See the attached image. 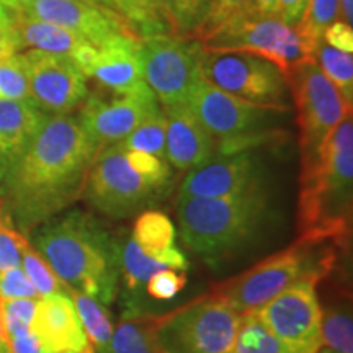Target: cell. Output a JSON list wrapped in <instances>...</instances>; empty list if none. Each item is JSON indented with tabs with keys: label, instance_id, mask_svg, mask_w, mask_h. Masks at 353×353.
Listing matches in <instances>:
<instances>
[{
	"label": "cell",
	"instance_id": "4316f807",
	"mask_svg": "<svg viewBox=\"0 0 353 353\" xmlns=\"http://www.w3.org/2000/svg\"><path fill=\"white\" fill-rule=\"evenodd\" d=\"M68 293L74 306H76L77 314L81 317L88 341L95 348V353H105L110 342H112L114 330L113 322L110 319V312L105 309L103 304L87 296V294L74 290H68Z\"/></svg>",
	"mask_w": 353,
	"mask_h": 353
},
{
	"label": "cell",
	"instance_id": "8992f818",
	"mask_svg": "<svg viewBox=\"0 0 353 353\" xmlns=\"http://www.w3.org/2000/svg\"><path fill=\"white\" fill-rule=\"evenodd\" d=\"M187 105L216 141L219 154L254 151L259 145L278 143L283 131L278 121L288 112L237 99L200 79Z\"/></svg>",
	"mask_w": 353,
	"mask_h": 353
},
{
	"label": "cell",
	"instance_id": "5b68a950",
	"mask_svg": "<svg viewBox=\"0 0 353 353\" xmlns=\"http://www.w3.org/2000/svg\"><path fill=\"white\" fill-rule=\"evenodd\" d=\"M332 242H304L263 259L241 275L221 281L211 293L229 304L239 316L255 312L278 293L301 280L321 283L334 270L337 262Z\"/></svg>",
	"mask_w": 353,
	"mask_h": 353
},
{
	"label": "cell",
	"instance_id": "d590c367",
	"mask_svg": "<svg viewBox=\"0 0 353 353\" xmlns=\"http://www.w3.org/2000/svg\"><path fill=\"white\" fill-rule=\"evenodd\" d=\"M254 13L252 2L250 0H213L211 6L208 20L203 25L200 34H198V41L205 39L210 34H213L218 30L232 23V21L242 19V17Z\"/></svg>",
	"mask_w": 353,
	"mask_h": 353
},
{
	"label": "cell",
	"instance_id": "7dc6e473",
	"mask_svg": "<svg viewBox=\"0 0 353 353\" xmlns=\"http://www.w3.org/2000/svg\"><path fill=\"white\" fill-rule=\"evenodd\" d=\"M8 26H12V15L2 6V2H0V30H6Z\"/></svg>",
	"mask_w": 353,
	"mask_h": 353
},
{
	"label": "cell",
	"instance_id": "603a6c76",
	"mask_svg": "<svg viewBox=\"0 0 353 353\" xmlns=\"http://www.w3.org/2000/svg\"><path fill=\"white\" fill-rule=\"evenodd\" d=\"M12 25L19 34L23 50H38L72 59V56L87 43L85 39L63 26L46 23V21L12 15Z\"/></svg>",
	"mask_w": 353,
	"mask_h": 353
},
{
	"label": "cell",
	"instance_id": "7a4b0ae2",
	"mask_svg": "<svg viewBox=\"0 0 353 353\" xmlns=\"http://www.w3.org/2000/svg\"><path fill=\"white\" fill-rule=\"evenodd\" d=\"M34 247L65 290L108 306L118 294L121 244L94 214L72 210L34 229Z\"/></svg>",
	"mask_w": 353,
	"mask_h": 353
},
{
	"label": "cell",
	"instance_id": "ee69618b",
	"mask_svg": "<svg viewBox=\"0 0 353 353\" xmlns=\"http://www.w3.org/2000/svg\"><path fill=\"white\" fill-rule=\"evenodd\" d=\"M252 10L257 15L278 17V0H250Z\"/></svg>",
	"mask_w": 353,
	"mask_h": 353
},
{
	"label": "cell",
	"instance_id": "3957f363",
	"mask_svg": "<svg viewBox=\"0 0 353 353\" xmlns=\"http://www.w3.org/2000/svg\"><path fill=\"white\" fill-rule=\"evenodd\" d=\"M298 241L347 247L353 214V117L347 114L322 148L319 161L301 172Z\"/></svg>",
	"mask_w": 353,
	"mask_h": 353
},
{
	"label": "cell",
	"instance_id": "5bb4252c",
	"mask_svg": "<svg viewBox=\"0 0 353 353\" xmlns=\"http://www.w3.org/2000/svg\"><path fill=\"white\" fill-rule=\"evenodd\" d=\"M316 280H301L278 293L254 312L273 335L306 353H317L321 341V304Z\"/></svg>",
	"mask_w": 353,
	"mask_h": 353
},
{
	"label": "cell",
	"instance_id": "f1b7e54d",
	"mask_svg": "<svg viewBox=\"0 0 353 353\" xmlns=\"http://www.w3.org/2000/svg\"><path fill=\"white\" fill-rule=\"evenodd\" d=\"M312 59L325 77L341 92L343 100L353 107V56L350 52L334 50L321 41L312 52Z\"/></svg>",
	"mask_w": 353,
	"mask_h": 353
},
{
	"label": "cell",
	"instance_id": "e575fe53",
	"mask_svg": "<svg viewBox=\"0 0 353 353\" xmlns=\"http://www.w3.org/2000/svg\"><path fill=\"white\" fill-rule=\"evenodd\" d=\"M38 299H0V325L6 341L30 332Z\"/></svg>",
	"mask_w": 353,
	"mask_h": 353
},
{
	"label": "cell",
	"instance_id": "d6986e66",
	"mask_svg": "<svg viewBox=\"0 0 353 353\" xmlns=\"http://www.w3.org/2000/svg\"><path fill=\"white\" fill-rule=\"evenodd\" d=\"M165 114V159L170 165L190 172L218 152L216 141L187 103L162 107Z\"/></svg>",
	"mask_w": 353,
	"mask_h": 353
},
{
	"label": "cell",
	"instance_id": "2e32d148",
	"mask_svg": "<svg viewBox=\"0 0 353 353\" xmlns=\"http://www.w3.org/2000/svg\"><path fill=\"white\" fill-rule=\"evenodd\" d=\"M23 56L30 101L46 117L70 114L87 100V77L69 57L38 50H26Z\"/></svg>",
	"mask_w": 353,
	"mask_h": 353
},
{
	"label": "cell",
	"instance_id": "8fae6325",
	"mask_svg": "<svg viewBox=\"0 0 353 353\" xmlns=\"http://www.w3.org/2000/svg\"><path fill=\"white\" fill-rule=\"evenodd\" d=\"M205 48L198 39L170 33L141 38L143 77L161 107L187 103L201 79Z\"/></svg>",
	"mask_w": 353,
	"mask_h": 353
},
{
	"label": "cell",
	"instance_id": "f907efd6",
	"mask_svg": "<svg viewBox=\"0 0 353 353\" xmlns=\"http://www.w3.org/2000/svg\"><path fill=\"white\" fill-rule=\"evenodd\" d=\"M317 353H335V352H332V350H329V348H325V347H321L319 350H317Z\"/></svg>",
	"mask_w": 353,
	"mask_h": 353
},
{
	"label": "cell",
	"instance_id": "816d5d0a",
	"mask_svg": "<svg viewBox=\"0 0 353 353\" xmlns=\"http://www.w3.org/2000/svg\"><path fill=\"white\" fill-rule=\"evenodd\" d=\"M0 334H2V325H0ZM3 335V334H2Z\"/></svg>",
	"mask_w": 353,
	"mask_h": 353
},
{
	"label": "cell",
	"instance_id": "bcb514c9",
	"mask_svg": "<svg viewBox=\"0 0 353 353\" xmlns=\"http://www.w3.org/2000/svg\"><path fill=\"white\" fill-rule=\"evenodd\" d=\"M0 2H2V6L6 7L7 10H10L8 12L10 15H17V13L23 12L33 0H0Z\"/></svg>",
	"mask_w": 353,
	"mask_h": 353
},
{
	"label": "cell",
	"instance_id": "9a60e30c",
	"mask_svg": "<svg viewBox=\"0 0 353 353\" xmlns=\"http://www.w3.org/2000/svg\"><path fill=\"white\" fill-rule=\"evenodd\" d=\"M268 192V170L252 151L216 152L208 162L190 170L179 196L221 198Z\"/></svg>",
	"mask_w": 353,
	"mask_h": 353
},
{
	"label": "cell",
	"instance_id": "277c9868",
	"mask_svg": "<svg viewBox=\"0 0 353 353\" xmlns=\"http://www.w3.org/2000/svg\"><path fill=\"white\" fill-rule=\"evenodd\" d=\"M180 236L211 267L255 245L275 221L270 192L241 196H179Z\"/></svg>",
	"mask_w": 353,
	"mask_h": 353
},
{
	"label": "cell",
	"instance_id": "681fc988",
	"mask_svg": "<svg viewBox=\"0 0 353 353\" xmlns=\"http://www.w3.org/2000/svg\"><path fill=\"white\" fill-rule=\"evenodd\" d=\"M90 2H95V3H100V6H105V7H108V8H113L112 0H90Z\"/></svg>",
	"mask_w": 353,
	"mask_h": 353
},
{
	"label": "cell",
	"instance_id": "d4e9b609",
	"mask_svg": "<svg viewBox=\"0 0 353 353\" xmlns=\"http://www.w3.org/2000/svg\"><path fill=\"white\" fill-rule=\"evenodd\" d=\"M152 3L167 32L196 39L208 20L213 0H152Z\"/></svg>",
	"mask_w": 353,
	"mask_h": 353
},
{
	"label": "cell",
	"instance_id": "7402d4cb",
	"mask_svg": "<svg viewBox=\"0 0 353 353\" xmlns=\"http://www.w3.org/2000/svg\"><path fill=\"white\" fill-rule=\"evenodd\" d=\"M132 241L145 255L161 262L167 268L187 272L190 263L175 245L176 231L167 214L157 210H145L138 214L131 232Z\"/></svg>",
	"mask_w": 353,
	"mask_h": 353
},
{
	"label": "cell",
	"instance_id": "74e56055",
	"mask_svg": "<svg viewBox=\"0 0 353 353\" xmlns=\"http://www.w3.org/2000/svg\"><path fill=\"white\" fill-rule=\"evenodd\" d=\"M26 237L17 231L3 210L0 208V273L8 268L20 267L21 263V245Z\"/></svg>",
	"mask_w": 353,
	"mask_h": 353
},
{
	"label": "cell",
	"instance_id": "f6af8a7d",
	"mask_svg": "<svg viewBox=\"0 0 353 353\" xmlns=\"http://www.w3.org/2000/svg\"><path fill=\"white\" fill-rule=\"evenodd\" d=\"M337 20L353 26V0H341V3H339Z\"/></svg>",
	"mask_w": 353,
	"mask_h": 353
},
{
	"label": "cell",
	"instance_id": "484cf974",
	"mask_svg": "<svg viewBox=\"0 0 353 353\" xmlns=\"http://www.w3.org/2000/svg\"><path fill=\"white\" fill-rule=\"evenodd\" d=\"M152 314L123 316L105 353H162L152 337Z\"/></svg>",
	"mask_w": 353,
	"mask_h": 353
},
{
	"label": "cell",
	"instance_id": "44dd1931",
	"mask_svg": "<svg viewBox=\"0 0 353 353\" xmlns=\"http://www.w3.org/2000/svg\"><path fill=\"white\" fill-rule=\"evenodd\" d=\"M97 50L99 51L90 77L95 79L101 87L114 94H121L144 82L141 38L138 33L114 34Z\"/></svg>",
	"mask_w": 353,
	"mask_h": 353
},
{
	"label": "cell",
	"instance_id": "e0dca14e",
	"mask_svg": "<svg viewBox=\"0 0 353 353\" xmlns=\"http://www.w3.org/2000/svg\"><path fill=\"white\" fill-rule=\"evenodd\" d=\"M17 15L63 26L97 48L114 34L134 32L113 8L90 0H33Z\"/></svg>",
	"mask_w": 353,
	"mask_h": 353
},
{
	"label": "cell",
	"instance_id": "b9f144b4",
	"mask_svg": "<svg viewBox=\"0 0 353 353\" xmlns=\"http://www.w3.org/2000/svg\"><path fill=\"white\" fill-rule=\"evenodd\" d=\"M21 50H23V46H21V41L13 25L6 30H0V59L17 54Z\"/></svg>",
	"mask_w": 353,
	"mask_h": 353
},
{
	"label": "cell",
	"instance_id": "30bf717a",
	"mask_svg": "<svg viewBox=\"0 0 353 353\" xmlns=\"http://www.w3.org/2000/svg\"><path fill=\"white\" fill-rule=\"evenodd\" d=\"M205 51L247 52L270 61L286 77L294 65L312 57L294 26L280 17L249 13L200 41Z\"/></svg>",
	"mask_w": 353,
	"mask_h": 353
},
{
	"label": "cell",
	"instance_id": "f546056e",
	"mask_svg": "<svg viewBox=\"0 0 353 353\" xmlns=\"http://www.w3.org/2000/svg\"><path fill=\"white\" fill-rule=\"evenodd\" d=\"M341 0H309L306 10L296 32L306 43L309 52H314L316 46L322 41V34L330 23L337 20Z\"/></svg>",
	"mask_w": 353,
	"mask_h": 353
},
{
	"label": "cell",
	"instance_id": "ffe728a7",
	"mask_svg": "<svg viewBox=\"0 0 353 353\" xmlns=\"http://www.w3.org/2000/svg\"><path fill=\"white\" fill-rule=\"evenodd\" d=\"M46 118L30 100L0 101V198Z\"/></svg>",
	"mask_w": 353,
	"mask_h": 353
},
{
	"label": "cell",
	"instance_id": "c3c4849f",
	"mask_svg": "<svg viewBox=\"0 0 353 353\" xmlns=\"http://www.w3.org/2000/svg\"><path fill=\"white\" fill-rule=\"evenodd\" d=\"M0 353H12L10 345H8V342L2 334H0Z\"/></svg>",
	"mask_w": 353,
	"mask_h": 353
},
{
	"label": "cell",
	"instance_id": "4fadbf2b",
	"mask_svg": "<svg viewBox=\"0 0 353 353\" xmlns=\"http://www.w3.org/2000/svg\"><path fill=\"white\" fill-rule=\"evenodd\" d=\"M154 92L145 82L110 97L94 94L81 105L77 118L97 151L121 143L141 123L161 110Z\"/></svg>",
	"mask_w": 353,
	"mask_h": 353
},
{
	"label": "cell",
	"instance_id": "7bdbcfd3",
	"mask_svg": "<svg viewBox=\"0 0 353 353\" xmlns=\"http://www.w3.org/2000/svg\"><path fill=\"white\" fill-rule=\"evenodd\" d=\"M8 345H10L12 353H39L37 339L33 337L32 330L26 334L17 335V337L8 339Z\"/></svg>",
	"mask_w": 353,
	"mask_h": 353
},
{
	"label": "cell",
	"instance_id": "f35d334b",
	"mask_svg": "<svg viewBox=\"0 0 353 353\" xmlns=\"http://www.w3.org/2000/svg\"><path fill=\"white\" fill-rule=\"evenodd\" d=\"M0 299H39V294L23 268L15 267L0 273Z\"/></svg>",
	"mask_w": 353,
	"mask_h": 353
},
{
	"label": "cell",
	"instance_id": "ac0fdd59",
	"mask_svg": "<svg viewBox=\"0 0 353 353\" xmlns=\"http://www.w3.org/2000/svg\"><path fill=\"white\" fill-rule=\"evenodd\" d=\"M30 330L39 353H95L68 291L38 299Z\"/></svg>",
	"mask_w": 353,
	"mask_h": 353
},
{
	"label": "cell",
	"instance_id": "1f68e13d",
	"mask_svg": "<svg viewBox=\"0 0 353 353\" xmlns=\"http://www.w3.org/2000/svg\"><path fill=\"white\" fill-rule=\"evenodd\" d=\"M123 148L131 151L152 154L159 159H165V114L159 110L151 118L141 123L130 136L121 141ZM167 161V159H165Z\"/></svg>",
	"mask_w": 353,
	"mask_h": 353
},
{
	"label": "cell",
	"instance_id": "d6a6232c",
	"mask_svg": "<svg viewBox=\"0 0 353 353\" xmlns=\"http://www.w3.org/2000/svg\"><path fill=\"white\" fill-rule=\"evenodd\" d=\"M21 267L26 276L30 278L34 290L38 291L39 298L50 296V294L68 291L63 281L56 276V273L51 270L50 265L46 263L41 255L34 247L30 244L28 239L21 245Z\"/></svg>",
	"mask_w": 353,
	"mask_h": 353
},
{
	"label": "cell",
	"instance_id": "ab89813d",
	"mask_svg": "<svg viewBox=\"0 0 353 353\" xmlns=\"http://www.w3.org/2000/svg\"><path fill=\"white\" fill-rule=\"evenodd\" d=\"M322 41L329 44L334 50L343 52H353V26L343 23L341 20H335L325 28L322 34Z\"/></svg>",
	"mask_w": 353,
	"mask_h": 353
},
{
	"label": "cell",
	"instance_id": "7c38bea8",
	"mask_svg": "<svg viewBox=\"0 0 353 353\" xmlns=\"http://www.w3.org/2000/svg\"><path fill=\"white\" fill-rule=\"evenodd\" d=\"M201 77L237 99L290 110L288 81L275 64L263 57L247 52L205 51Z\"/></svg>",
	"mask_w": 353,
	"mask_h": 353
},
{
	"label": "cell",
	"instance_id": "52a82bcc",
	"mask_svg": "<svg viewBox=\"0 0 353 353\" xmlns=\"http://www.w3.org/2000/svg\"><path fill=\"white\" fill-rule=\"evenodd\" d=\"M241 316L213 293L172 312L152 316V337L162 353H234Z\"/></svg>",
	"mask_w": 353,
	"mask_h": 353
},
{
	"label": "cell",
	"instance_id": "4dcf8cb0",
	"mask_svg": "<svg viewBox=\"0 0 353 353\" xmlns=\"http://www.w3.org/2000/svg\"><path fill=\"white\" fill-rule=\"evenodd\" d=\"M113 10L139 34V38L169 33L157 15L152 0H112Z\"/></svg>",
	"mask_w": 353,
	"mask_h": 353
},
{
	"label": "cell",
	"instance_id": "cb8c5ba5",
	"mask_svg": "<svg viewBox=\"0 0 353 353\" xmlns=\"http://www.w3.org/2000/svg\"><path fill=\"white\" fill-rule=\"evenodd\" d=\"M322 347L335 353H353V316L350 291L343 290L321 307Z\"/></svg>",
	"mask_w": 353,
	"mask_h": 353
},
{
	"label": "cell",
	"instance_id": "83f0119b",
	"mask_svg": "<svg viewBox=\"0 0 353 353\" xmlns=\"http://www.w3.org/2000/svg\"><path fill=\"white\" fill-rule=\"evenodd\" d=\"M234 353H306L294 348L273 335L259 317L250 314L241 316L239 329H237Z\"/></svg>",
	"mask_w": 353,
	"mask_h": 353
},
{
	"label": "cell",
	"instance_id": "836d02e7",
	"mask_svg": "<svg viewBox=\"0 0 353 353\" xmlns=\"http://www.w3.org/2000/svg\"><path fill=\"white\" fill-rule=\"evenodd\" d=\"M30 100L28 72L23 52L0 59V101Z\"/></svg>",
	"mask_w": 353,
	"mask_h": 353
},
{
	"label": "cell",
	"instance_id": "6da1fadb",
	"mask_svg": "<svg viewBox=\"0 0 353 353\" xmlns=\"http://www.w3.org/2000/svg\"><path fill=\"white\" fill-rule=\"evenodd\" d=\"M97 156L77 117H48L13 170L0 208L19 232H33L82 196Z\"/></svg>",
	"mask_w": 353,
	"mask_h": 353
},
{
	"label": "cell",
	"instance_id": "ba28073f",
	"mask_svg": "<svg viewBox=\"0 0 353 353\" xmlns=\"http://www.w3.org/2000/svg\"><path fill=\"white\" fill-rule=\"evenodd\" d=\"M286 81L296 110L301 172H304L319 161L325 141L339 123L352 113V105L343 100L312 57L294 65Z\"/></svg>",
	"mask_w": 353,
	"mask_h": 353
},
{
	"label": "cell",
	"instance_id": "60d3db41",
	"mask_svg": "<svg viewBox=\"0 0 353 353\" xmlns=\"http://www.w3.org/2000/svg\"><path fill=\"white\" fill-rule=\"evenodd\" d=\"M309 0H278V17L286 25L296 26L301 21Z\"/></svg>",
	"mask_w": 353,
	"mask_h": 353
},
{
	"label": "cell",
	"instance_id": "9c48e42d",
	"mask_svg": "<svg viewBox=\"0 0 353 353\" xmlns=\"http://www.w3.org/2000/svg\"><path fill=\"white\" fill-rule=\"evenodd\" d=\"M82 195L99 213L125 219L149 210L165 198L167 192L132 169L123 145L113 144L94 159Z\"/></svg>",
	"mask_w": 353,
	"mask_h": 353
},
{
	"label": "cell",
	"instance_id": "8d00e7d4",
	"mask_svg": "<svg viewBox=\"0 0 353 353\" xmlns=\"http://www.w3.org/2000/svg\"><path fill=\"white\" fill-rule=\"evenodd\" d=\"M187 283V273L174 268H164L149 278L144 291L154 301H172L182 293Z\"/></svg>",
	"mask_w": 353,
	"mask_h": 353
}]
</instances>
